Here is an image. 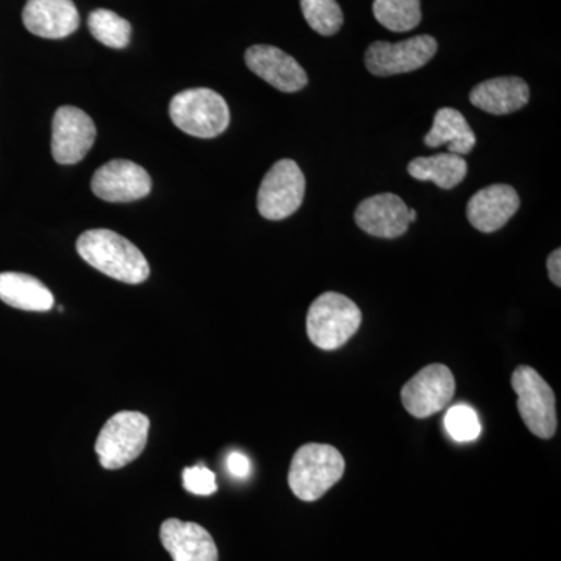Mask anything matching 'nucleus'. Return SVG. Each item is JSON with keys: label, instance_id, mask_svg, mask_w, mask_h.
Listing matches in <instances>:
<instances>
[{"label": "nucleus", "instance_id": "nucleus-18", "mask_svg": "<svg viewBox=\"0 0 561 561\" xmlns=\"http://www.w3.org/2000/svg\"><path fill=\"white\" fill-rule=\"evenodd\" d=\"M0 300L14 309L47 312L54 308V294L39 279L25 273H0Z\"/></svg>", "mask_w": 561, "mask_h": 561}, {"label": "nucleus", "instance_id": "nucleus-6", "mask_svg": "<svg viewBox=\"0 0 561 561\" xmlns=\"http://www.w3.org/2000/svg\"><path fill=\"white\" fill-rule=\"evenodd\" d=\"M512 387L518 397V412L524 424L537 437H553L557 432L556 394L535 368L522 365L512 376Z\"/></svg>", "mask_w": 561, "mask_h": 561}, {"label": "nucleus", "instance_id": "nucleus-22", "mask_svg": "<svg viewBox=\"0 0 561 561\" xmlns=\"http://www.w3.org/2000/svg\"><path fill=\"white\" fill-rule=\"evenodd\" d=\"M88 27L99 43L111 47V49H124L130 44V22L114 11L105 9L92 11L90 20H88Z\"/></svg>", "mask_w": 561, "mask_h": 561}, {"label": "nucleus", "instance_id": "nucleus-4", "mask_svg": "<svg viewBox=\"0 0 561 561\" xmlns=\"http://www.w3.org/2000/svg\"><path fill=\"white\" fill-rule=\"evenodd\" d=\"M169 114L181 131L203 139L221 135L231 121L228 103L219 92L208 88L180 92L172 99Z\"/></svg>", "mask_w": 561, "mask_h": 561}, {"label": "nucleus", "instance_id": "nucleus-28", "mask_svg": "<svg viewBox=\"0 0 561 561\" xmlns=\"http://www.w3.org/2000/svg\"><path fill=\"white\" fill-rule=\"evenodd\" d=\"M409 220L415 221L416 220V210L415 209H409Z\"/></svg>", "mask_w": 561, "mask_h": 561}, {"label": "nucleus", "instance_id": "nucleus-17", "mask_svg": "<svg viewBox=\"0 0 561 561\" xmlns=\"http://www.w3.org/2000/svg\"><path fill=\"white\" fill-rule=\"evenodd\" d=\"M470 101L479 110L501 116L524 108L530 101V90L519 77H497L472 88Z\"/></svg>", "mask_w": 561, "mask_h": 561}, {"label": "nucleus", "instance_id": "nucleus-16", "mask_svg": "<svg viewBox=\"0 0 561 561\" xmlns=\"http://www.w3.org/2000/svg\"><path fill=\"white\" fill-rule=\"evenodd\" d=\"M161 542L173 561H219L216 542L205 527L180 519H168L161 526Z\"/></svg>", "mask_w": 561, "mask_h": 561}, {"label": "nucleus", "instance_id": "nucleus-21", "mask_svg": "<svg viewBox=\"0 0 561 561\" xmlns=\"http://www.w3.org/2000/svg\"><path fill=\"white\" fill-rule=\"evenodd\" d=\"M373 13L391 32L413 31L421 22L420 0H375Z\"/></svg>", "mask_w": 561, "mask_h": 561}, {"label": "nucleus", "instance_id": "nucleus-14", "mask_svg": "<svg viewBox=\"0 0 561 561\" xmlns=\"http://www.w3.org/2000/svg\"><path fill=\"white\" fill-rule=\"evenodd\" d=\"M519 195L508 184H491L476 192L467 205L468 221L481 232L501 230L518 213Z\"/></svg>", "mask_w": 561, "mask_h": 561}, {"label": "nucleus", "instance_id": "nucleus-11", "mask_svg": "<svg viewBox=\"0 0 561 561\" xmlns=\"http://www.w3.org/2000/svg\"><path fill=\"white\" fill-rule=\"evenodd\" d=\"M91 187L105 202H136L150 194L151 179L149 172L136 162L113 160L95 171Z\"/></svg>", "mask_w": 561, "mask_h": 561}, {"label": "nucleus", "instance_id": "nucleus-3", "mask_svg": "<svg viewBox=\"0 0 561 561\" xmlns=\"http://www.w3.org/2000/svg\"><path fill=\"white\" fill-rule=\"evenodd\" d=\"M360 323L362 312L356 302L345 295L327 291L309 308L306 328L317 348L332 351L345 345L359 331Z\"/></svg>", "mask_w": 561, "mask_h": 561}, {"label": "nucleus", "instance_id": "nucleus-26", "mask_svg": "<svg viewBox=\"0 0 561 561\" xmlns=\"http://www.w3.org/2000/svg\"><path fill=\"white\" fill-rule=\"evenodd\" d=\"M227 468L232 478L245 479L250 476L251 463L245 454L234 451L228 456Z\"/></svg>", "mask_w": 561, "mask_h": 561}, {"label": "nucleus", "instance_id": "nucleus-7", "mask_svg": "<svg viewBox=\"0 0 561 561\" xmlns=\"http://www.w3.org/2000/svg\"><path fill=\"white\" fill-rule=\"evenodd\" d=\"M305 192L306 180L300 165L291 160H280L262 180L257 192V209L264 219H287L300 209Z\"/></svg>", "mask_w": 561, "mask_h": 561}, {"label": "nucleus", "instance_id": "nucleus-10", "mask_svg": "<svg viewBox=\"0 0 561 561\" xmlns=\"http://www.w3.org/2000/svg\"><path fill=\"white\" fill-rule=\"evenodd\" d=\"M95 136L94 121L83 110L60 106L51 122V157L58 164H77L90 153Z\"/></svg>", "mask_w": 561, "mask_h": 561}, {"label": "nucleus", "instance_id": "nucleus-12", "mask_svg": "<svg viewBox=\"0 0 561 561\" xmlns=\"http://www.w3.org/2000/svg\"><path fill=\"white\" fill-rule=\"evenodd\" d=\"M354 220L362 231L375 238L397 239L409 230V208L394 194L373 195L354 210Z\"/></svg>", "mask_w": 561, "mask_h": 561}, {"label": "nucleus", "instance_id": "nucleus-25", "mask_svg": "<svg viewBox=\"0 0 561 561\" xmlns=\"http://www.w3.org/2000/svg\"><path fill=\"white\" fill-rule=\"evenodd\" d=\"M183 485L195 496H210L217 491L216 474L203 465L186 468L183 471Z\"/></svg>", "mask_w": 561, "mask_h": 561}, {"label": "nucleus", "instance_id": "nucleus-23", "mask_svg": "<svg viewBox=\"0 0 561 561\" xmlns=\"http://www.w3.org/2000/svg\"><path fill=\"white\" fill-rule=\"evenodd\" d=\"M302 16L313 31L323 36L335 35L343 25L337 0H301Z\"/></svg>", "mask_w": 561, "mask_h": 561}, {"label": "nucleus", "instance_id": "nucleus-1", "mask_svg": "<svg viewBox=\"0 0 561 561\" xmlns=\"http://www.w3.org/2000/svg\"><path fill=\"white\" fill-rule=\"evenodd\" d=\"M77 251L95 271L121 283L140 284L150 276L149 262L142 251L117 232L84 231L77 241Z\"/></svg>", "mask_w": 561, "mask_h": 561}, {"label": "nucleus", "instance_id": "nucleus-8", "mask_svg": "<svg viewBox=\"0 0 561 561\" xmlns=\"http://www.w3.org/2000/svg\"><path fill=\"white\" fill-rule=\"evenodd\" d=\"M437 41L430 35L413 36L401 43H373L365 51V66L373 76L390 77L423 68L437 54Z\"/></svg>", "mask_w": 561, "mask_h": 561}, {"label": "nucleus", "instance_id": "nucleus-15", "mask_svg": "<svg viewBox=\"0 0 561 561\" xmlns=\"http://www.w3.org/2000/svg\"><path fill=\"white\" fill-rule=\"evenodd\" d=\"M22 22L39 38L61 39L79 28L80 14L72 0H28Z\"/></svg>", "mask_w": 561, "mask_h": 561}, {"label": "nucleus", "instance_id": "nucleus-5", "mask_svg": "<svg viewBox=\"0 0 561 561\" xmlns=\"http://www.w3.org/2000/svg\"><path fill=\"white\" fill-rule=\"evenodd\" d=\"M150 420L140 412H119L106 421L95 442L105 470H121L138 459L149 440Z\"/></svg>", "mask_w": 561, "mask_h": 561}, {"label": "nucleus", "instance_id": "nucleus-9", "mask_svg": "<svg viewBox=\"0 0 561 561\" xmlns=\"http://www.w3.org/2000/svg\"><path fill=\"white\" fill-rule=\"evenodd\" d=\"M456 393V379L446 365L432 364L416 373L402 387L401 401L415 419H427L442 412Z\"/></svg>", "mask_w": 561, "mask_h": 561}, {"label": "nucleus", "instance_id": "nucleus-24", "mask_svg": "<svg viewBox=\"0 0 561 561\" xmlns=\"http://www.w3.org/2000/svg\"><path fill=\"white\" fill-rule=\"evenodd\" d=\"M445 430L456 442H474L481 435L482 424L478 413L468 404H457L446 412Z\"/></svg>", "mask_w": 561, "mask_h": 561}, {"label": "nucleus", "instance_id": "nucleus-19", "mask_svg": "<svg viewBox=\"0 0 561 561\" xmlns=\"http://www.w3.org/2000/svg\"><path fill=\"white\" fill-rule=\"evenodd\" d=\"M424 142L432 149L446 144L448 153L463 157V154L471 153V150L474 149L476 135L460 111L442 108L435 114L434 125L424 138Z\"/></svg>", "mask_w": 561, "mask_h": 561}, {"label": "nucleus", "instance_id": "nucleus-27", "mask_svg": "<svg viewBox=\"0 0 561 561\" xmlns=\"http://www.w3.org/2000/svg\"><path fill=\"white\" fill-rule=\"evenodd\" d=\"M549 278L557 287L561 286V251H552L548 260Z\"/></svg>", "mask_w": 561, "mask_h": 561}, {"label": "nucleus", "instance_id": "nucleus-2", "mask_svg": "<svg viewBox=\"0 0 561 561\" xmlns=\"http://www.w3.org/2000/svg\"><path fill=\"white\" fill-rule=\"evenodd\" d=\"M343 472L345 459L339 449L309 443L301 446L291 459L289 486L298 500L317 501L341 481Z\"/></svg>", "mask_w": 561, "mask_h": 561}, {"label": "nucleus", "instance_id": "nucleus-20", "mask_svg": "<svg viewBox=\"0 0 561 561\" xmlns=\"http://www.w3.org/2000/svg\"><path fill=\"white\" fill-rule=\"evenodd\" d=\"M408 171L415 180L432 181L442 190H453L467 176L468 164L459 154L440 153L415 158Z\"/></svg>", "mask_w": 561, "mask_h": 561}, {"label": "nucleus", "instance_id": "nucleus-13", "mask_svg": "<svg viewBox=\"0 0 561 561\" xmlns=\"http://www.w3.org/2000/svg\"><path fill=\"white\" fill-rule=\"evenodd\" d=\"M245 62L251 72L280 92L301 91L308 84V76L300 62L278 47L251 46L245 51Z\"/></svg>", "mask_w": 561, "mask_h": 561}]
</instances>
